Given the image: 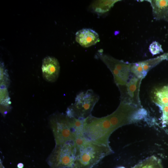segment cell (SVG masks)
I'll return each mask as SVG.
<instances>
[{
    "instance_id": "8992f818",
    "label": "cell",
    "mask_w": 168,
    "mask_h": 168,
    "mask_svg": "<svg viewBox=\"0 0 168 168\" xmlns=\"http://www.w3.org/2000/svg\"><path fill=\"white\" fill-rule=\"evenodd\" d=\"M102 50V49H100L98 51L96 56L104 63L111 72L114 81L118 87L125 86L131 72V63L104 54Z\"/></svg>"
},
{
    "instance_id": "7c38bea8",
    "label": "cell",
    "mask_w": 168,
    "mask_h": 168,
    "mask_svg": "<svg viewBox=\"0 0 168 168\" xmlns=\"http://www.w3.org/2000/svg\"><path fill=\"white\" fill-rule=\"evenodd\" d=\"M153 99L160 107L168 105V86L156 89L154 92Z\"/></svg>"
},
{
    "instance_id": "d6986e66",
    "label": "cell",
    "mask_w": 168,
    "mask_h": 168,
    "mask_svg": "<svg viewBox=\"0 0 168 168\" xmlns=\"http://www.w3.org/2000/svg\"><path fill=\"white\" fill-rule=\"evenodd\" d=\"M162 112V120L165 123L168 124V105L161 107Z\"/></svg>"
},
{
    "instance_id": "7402d4cb",
    "label": "cell",
    "mask_w": 168,
    "mask_h": 168,
    "mask_svg": "<svg viewBox=\"0 0 168 168\" xmlns=\"http://www.w3.org/2000/svg\"><path fill=\"white\" fill-rule=\"evenodd\" d=\"M118 168H125L124 167L122 166V167H118Z\"/></svg>"
},
{
    "instance_id": "7a4b0ae2",
    "label": "cell",
    "mask_w": 168,
    "mask_h": 168,
    "mask_svg": "<svg viewBox=\"0 0 168 168\" xmlns=\"http://www.w3.org/2000/svg\"><path fill=\"white\" fill-rule=\"evenodd\" d=\"M115 129L108 115L98 118L91 114L84 119L82 136L88 141L109 145V137Z\"/></svg>"
},
{
    "instance_id": "44dd1931",
    "label": "cell",
    "mask_w": 168,
    "mask_h": 168,
    "mask_svg": "<svg viewBox=\"0 0 168 168\" xmlns=\"http://www.w3.org/2000/svg\"><path fill=\"white\" fill-rule=\"evenodd\" d=\"M0 168H5L3 166V165H2V162L1 161V160H0Z\"/></svg>"
},
{
    "instance_id": "ba28073f",
    "label": "cell",
    "mask_w": 168,
    "mask_h": 168,
    "mask_svg": "<svg viewBox=\"0 0 168 168\" xmlns=\"http://www.w3.org/2000/svg\"><path fill=\"white\" fill-rule=\"evenodd\" d=\"M142 80L134 76L128 81L125 93L121 97V101L126 102L128 98L129 103L134 105L140 104L139 89Z\"/></svg>"
},
{
    "instance_id": "277c9868",
    "label": "cell",
    "mask_w": 168,
    "mask_h": 168,
    "mask_svg": "<svg viewBox=\"0 0 168 168\" xmlns=\"http://www.w3.org/2000/svg\"><path fill=\"white\" fill-rule=\"evenodd\" d=\"M56 145L74 141L77 136L74 128V118L58 114L51 121Z\"/></svg>"
},
{
    "instance_id": "5b68a950",
    "label": "cell",
    "mask_w": 168,
    "mask_h": 168,
    "mask_svg": "<svg viewBox=\"0 0 168 168\" xmlns=\"http://www.w3.org/2000/svg\"><path fill=\"white\" fill-rule=\"evenodd\" d=\"M76 153L74 141L55 145L47 161L50 168H72Z\"/></svg>"
},
{
    "instance_id": "4fadbf2b",
    "label": "cell",
    "mask_w": 168,
    "mask_h": 168,
    "mask_svg": "<svg viewBox=\"0 0 168 168\" xmlns=\"http://www.w3.org/2000/svg\"><path fill=\"white\" fill-rule=\"evenodd\" d=\"M168 59V53H165L153 58L139 62L144 72L147 74L148 72L161 61Z\"/></svg>"
},
{
    "instance_id": "52a82bcc",
    "label": "cell",
    "mask_w": 168,
    "mask_h": 168,
    "mask_svg": "<svg viewBox=\"0 0 168 168\" xmlns=\"http://www.w3.org/2000/svg\"><path fill=\"white\" fill-rule=\"evenodd\" d=\"M42 71L44 79L50 82H55L59 73L60 66L58 60L54 57L47 56L43 60Z\"/></svg>"
},
{
    "instance_id": "30bf717a",
    "label": "cell",
    "mask_w": 168,
    "mask_h": 168,
    "mask_svg": "<svg viewBox=\"0 0 168 168\" xmlns=\"http://www.w3.org/2000/svg\"><path fill=\"white\" fill-rule=\"evenodd\" d=\"M151 4L154 18L168 22V0H146Z\"/></svg>"
},
{
    "instance_id": "ac0fdd59",
    "label": "cell",
    "mask_w": 168,
    "mask_h": 168,
    "mask_svg": "<svg viewBox=\"0 0 168 168\" xmlns=\"http://www.w3.org/2000/svg\"><path fill=\"white\" fill-rule=\"evenodd\" d=\"M1 104L6 105L9 104V99L8 91L6 87H2L0 89Z\"/></svg>"
},
{
    "instance_id": "5bb4252c",
    "label": "cell",
    "mask_w": 168,
    "mask_h": 168,
    "mask_svg": "<svg viewBox=\"0 0 168 168\" xmlns=\"http://www.w3.org/2000/svg\"><path fill=\"white\" fill-rule=\"evenodd\" d=\"M132 168H162L160 160L153 156L143 160Z\"/></svg>"
},
{
    "instance_id": "e0dca14e",
    "label": "cell",
    "mask_w": 168,
    "mask_h": 168,
    "mask_svg": "<svg viewBox=\"0 0 168 168\" xmlns=\"http://www.w3.org/2000/svg\"><path fill=\"white\" fill-rule=\"evenodd\" d=\"M149 50L153 55L163 52L161 45L156 41L153 42L150 45Z\"/></svg>"
},
{
    "instance_id": "6da1fadb",
    "label": "cell",
    "mask_w": 168,
    "mask_h": 168,
    "mask_svg": "<svg viewBox=\"0 0 168 168\" xmlns=\"http://www.w3.org/2000/svg\"><path fill=\"white\" fill-rule=\"evenodd\" d=\"M76 147V158L72 168H93L112 152L109 145L85 139L82 144Z\"/></svg>"
},
{
    "instance_id": "2e32d148",
    "label": "cell",
    "mask_w": 168,
    "mask_h": 168,
    "mask_svg": "<svg viewBox=\"0 0 168 168\" xmlns=\"http://www.w3.org/2000/svg\"><path fill=\"white\" fill-rule=\"evenodd\" d=\"M8 75L3 63H0V83L1 86L5 87L8 85Z\"/></svg>"
},
{
    "instance_id": "3957f363",
    "label": "cell",
    "mask_w": 168,
    "mask_h": 168,
    "mask_svg": "<svg viewBox=\"0 0 168 168\" xmlns=\"http://www.w3.org/2000/svg\"><path fill=\"white\" fill-rule=\"evenodd\" d=\"M99 99V95L92 89L80 92L75 102L68 109L66 115L69 117L85 119L90 115Z\"/></svg>"
},
{
    "instance_id": "9c48e42d",
    "label": "cell",
    "mask_w": 168,
    "mask_h": 168,
    "mask_svg": "<svg viewBox=\"0 0 168 168\" xmlns=\"http://www.w3.org/2000/svg\"><path fill=\"white\" fill-rule=\"evenodd\" d=\"M76 41L81 46L87 48L95 44L99 41L98 34L90 28L82 29L76 34Z\"/></svg>"
},
{
    "instance_id": "ffe728a7",
    "label": "cell",
    "mask_w": 168,
    "mask_h": 168,
    "mask_svg": "<svg viewBox=\"0 0 168 168\" xmlns=\"http://www.w3.org/2000/svg\"><path fill=\"white\" fill-rule=\"evenodd\" d=\"M17 166L18 168H23L24 165L22 163H19L17 165Z\"/></svg>"
},
{
    "instance_id": "9a60e30c",
    "label": "cell",
    "mask_w": 168,
    "mask_h": 168,
    "mask_svg": "<svg viewBox=\"0 0 168 168\" xmlns=\"http://www.w3.org/2000/svg\"><path fill=\"white\" fill-rule=\"evenodd\" d=\"M130 72L134 75V76L140 79H142L147 75L139 62L131 63Z\"/></svg>"
},
{
    "instance_id": "8fae6325",
    "label": "cell",
    "mask_w": 168,
    "mask_h": 168,
    "mask_svg": "<svg viewBox=\"0 0 168 168\" xmlns=\"http://www.w3.org/2000/svg\"><path fill=\"white\" fill-rule=\"evenodd\" d=\"M119 0H98L94 2L91 5V8L94 12L99 14H103L108 11Z\"/></svg>"
}]
</instances>
